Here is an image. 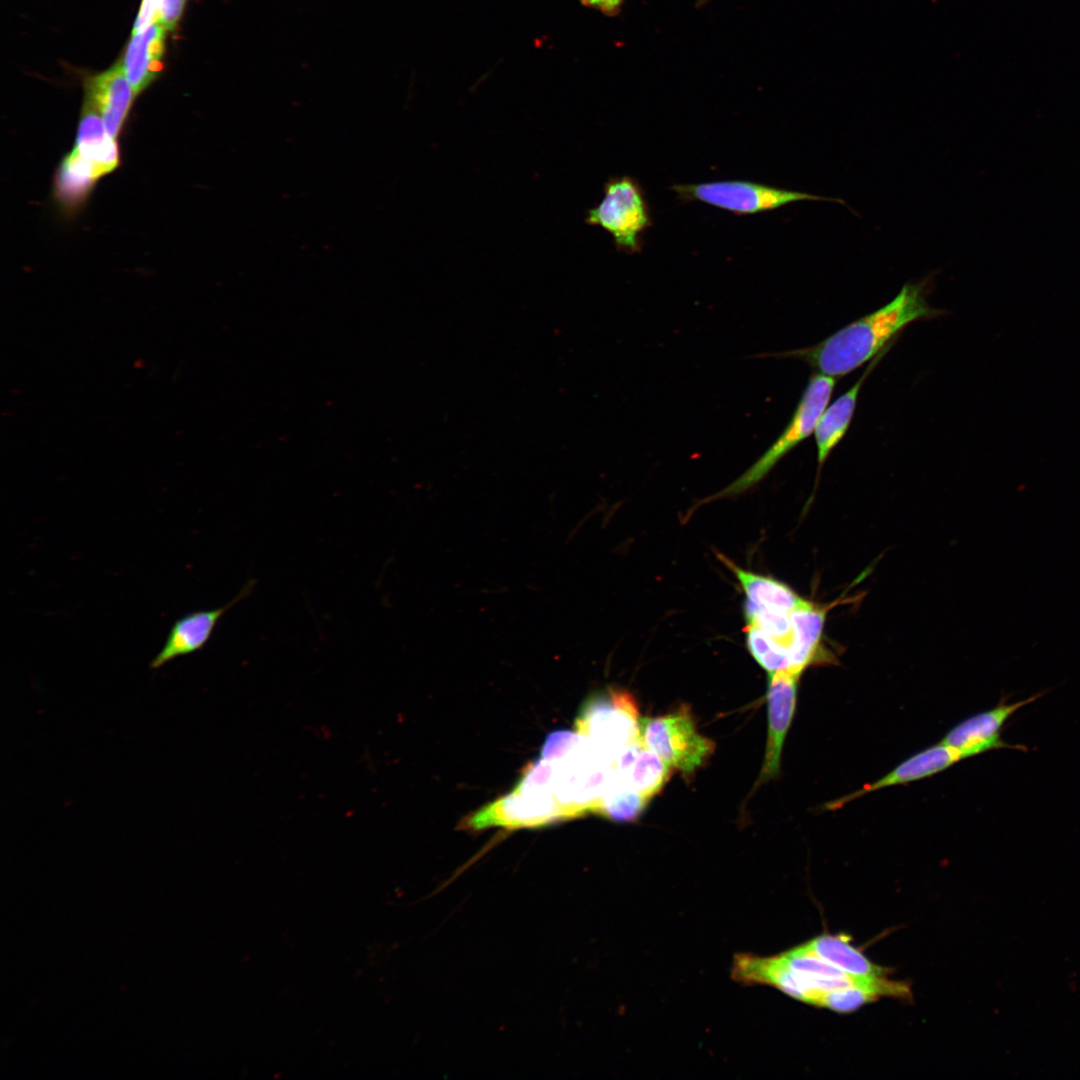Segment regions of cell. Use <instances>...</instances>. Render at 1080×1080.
<instances>
[{
    "instance_id": "4316f807",
    "label": "cell",
    "mask_w": 1080,
    "mask_h": 1080,
    "mask_svg": "<svg viewBox=\"0 0 1080 1080\" xmlns=\"http://www.w3.org/2000/svg\"><path fill=\"white\" fill-rule=\"evenodd\" d=\"M708 1L710 0H697L696 7L700 8L701 6H704Z\"/></svg>"
},
{
    "instance_id": "d6986e66",
    "label": "cell",
    "mask_w": 1080,
    "mask_h": 1080,
    "mask_svg": "<svg viewBox=\"0 0 1080 1080\" xmlns=\"http://www.w3.org/2000/svg\"><path fill=\"white\" fill-rule=\"evenodd\" d=\"M719 558L734 573L746 596V602L763 608L791 612L805 599L786 584L769 576L742 569L731 560Z\"/></svg>"
},
{
    "instance_id": "ffe728a7",
    "label": "cell",
    "mask_w": 1080,
    "mask_h": 1080,
    "mask_svg": "<svg viewBox=\"0 0 1080 1080\" xmlns=\"http://www.w3.org/2000/svg\"><path fill=\"white\" fill-rule=\"evenodd\" d=\"M98 177L91 165L74 150L61 161L54 178V196L59 206L73 213L86 202Z\"/></svg>"
},
{
    "instance_id": "277c9868",
    "label": "cell",
    "mask_w": 1080,
    "mask_h": 1080,
    "mask_svg": "<svg viewBox=\"0 0 1080 1080\" xmlns=\"http://www.w3.org/2000/svg\"><path fill=\"white\" fill-rule=\"evenodd\" d=\"M585 222L607 231L618 251L640 253L642 235L652 226V219L639 182L630 176L610 178L604 185L601 202L587 211Z\"/></svg>"
},
{
    "instance_id": "2e32d148",
    "label": "cell",
    "mask_w": 1080,
    "mask_h": 1080,
    "mask_svg": "<svg viewBox=\"0 0 1080 1080\" xmlns=\"http://www.w3.org/2000/svg\"><path fill=\"white\" fill-rule=\"evenodd\" d=\"M166 32L159 22H155L132 33L121 61L136 95L145 90L163 69Z\"/></svg>"
},
{
    "instance_id": "3957f363",
    "label": "cell",
    "mask_w": 1080,
    "mask_h": 1080,
    "mask_svg": "<svg viewBox=\"0 0 1080 1080\" xmlns=\"http://www.w3.org/2000/svg\"><path fill=\"white\" fill-rule=\"evenodd\" d=\"M575 731L615 760L641 740L637 702L623 689L607 688L594 693L583 703L575 719Z\"/></svg>"
},
{
    "instance_id": "ac0fdd59",
    "label": "cell",
    "mask_w": 1080,
    "mask_h": 1080,
    "mask_svg": "<svg viewBox=\"0 0 1080 1080\" xmlns=\"http://www.w3.org/2000/svg\"><path fill=\"white\" fill-rule=\"evenodd\" d=\"M810 953L854 976H887L889 970L873 963L843 934H821L802 944Z\"/></svg>"
},
{
    "instance_id": "30bf717a",
    "label": "cell",
    "mask_w": 1080,
    "mask_h": 1080,
    "mask_svg": "<svg viewBox=\"0 0 1080 1080\" xmlns=\"http://www.w3.org/2000/svg\"><path fill=\"white\" fill-rule=\"evenodd\" d=\"M255 584V580H249L232 600L221 607L190 612L178 618L171 626L162 648L151 661L150 668L158 669L179 657L202 650L223 615L248 597Z\"/></svg>"
},
{
    "instance_id": "9c48e42d",
    "label": "cell",
    "mask_w": 1080,
    "mask_h": 1080,
    "mask_svg": "<svg viewBox=\"0 0 1080 1080\" xmlns=\"http://www.w3.org/2000/svg\"><path fill=\"white\" fill-rule=\"evenodd\" d=\"M1042 693L1013 703H999L992 709L982 711L959 722L940 741L964 753L966 758L990 750L1010 748L1025 750L1021 745H1011L1001 738L1006 721L1019 709L1034 702Z\"/></svg>"
},
{
    "instance_id": "9a60e30c",
    "label": "cell",
    "mask_w": 1080,
    "mask_h": 1080,
    "mask_svg": "<svg viewBox=\"0 0 1080 1080\" xmlns=\"http://www.w3.org/2000/svg\"><path fill=\"white\" fill-rule=\"evenodd\" d=\"M890 346L872 359L859 379L820 415L815 429L818 474L833 449L840 443L852 421L861 387L877 363L889 350Z\"/></svg>"
},
{
    "instance_id": "7a4b0ae2",
    "label": "cell",
    "mask_w": 1080,
    "mask_h": 1080,
    "mask_svg": "<svg viewBox=\"0 0 1080 1080\" xmlns=\"http://www.w3.org/2000/svg\"><path fill=\"white\" fill-rule=\"evenodd\" d=\"M836 378L813 373L785 429L774 443L736 480L710 499L740 494L759 483L792 449L809 437L827 407Z\"/></svg>"
},
{
    "instance_id": "5b68a950",
    "label": "cell",
    "mask_w": 1080,
    "mask_h": 1080,
    "mask_svg": "<svg viewBox=\"0 0 1080 1080\" xmlns=\"http://www.w3.org/2000/svg\"><path fill=\"white\" fill-rule=\"evenodd\" d=\"M670 189L676 193L682 202L698 201L739 216L772 211L790 203L805 200L843 203L841 199L741 180L674 184Z\"/></svg>"
},
{
    "instance_id": "8fae6325",
    "label": "cell",
    "mask_w": 1080,
    "mask_h": 1080,
    "mask_svg": "<svg viewBox=\"0 0 1080 1080\" xmlns=\"http://www.w3.org/2000/svg\"><path fill=\"white\" fill-rule=\"evenodd\" d=\"M960 750L939 742L902 761L881 778L863 785L862 788L828 802V810H836L868 793L896 785L907 784L933 776L965 759Z\"/></svg>"
},
{
    "instance_id": "603a6c76",
    "label": "cell",
    "mask_w": 1080,
    "mask_h": 1080,
    "mask_svg": "<svg viewBox=\"0 0 1080 1080\" xmlns=\"http://www.w3.org/2000/svg\"><path fill=\"white\" fill-rule=\"evenodd\" d=\"M880 997L882 995L874 989L853 986L824 993L818 1007L838 1013H850Z\"/></svg>"
},
{
    "instance_id": "6da1fadb",
    "label": "cell",
    "mask_w": 1080,
    "mask_h": 1080,
    "mask_svg": "<svg viewBox=\"0 0 1080 1080\" xmlns=\"http://www.w3.org/2000/svg\"><path fill=\"white\" fill-rule=\"evenodd\" d=\"M929 282L925 279L904 284L892 301L813 346L761 357L795 358L806 362L817 373L843 377L875 358L888 344L891 346L910 323L943 315V310L935 309L927 302Z\"/></svg>"
},
{
    "instance_id": "52a82bcc",
    "label": "cell",
    "mask_w": 1080,
    "mask_h": 1080,
    "mask_svg": "<svg viewBox=\"0 0 1080 1080\" xmlns=\"http://www.w3.org/2000/svg\"><path fill=\"white\" fill-rule=\"evenodd\" d=\"M643 744L670 768L690 775L712 755L714 742L701 735L686 708L654 718L640 719Z\"/></svg>"
},
{
    "instance_id": "44dd1931",
    "label": "cell",
    "mask_w": 1080,
    "mask_h": 1080,
    "mask_svg": "<svg viewBox=\"0 0 1080 1080\" xmlns=\"http://www.w3.org/2000/svg\"><path fill=\"white\" fill-rule=\"evenodd\" d=\"M648 802V799L637 792L610 786L601 797L594 814L619 822L632 821L642 813Z\"/></svg>"
},
{
    "instance_id": "e0dca14e",
    "label": "cell",
    "mask_w": 1080,
    "mask_h": 1080,
    "mask_svg": "<svg viewBox=\"0 0 1080 1080\" xmlns=\"http://www.w3.org/2000/svg\"><path fill=\"white\" fill-rule=\"evenodd\" d=\"M838 603H841V601L825 606L805 599L801 605L791 612L790 617L793 627L792 671L803 673L806 668L816 664L824 657L822 639L826 615Z\"/></svg>"
},
{
    "instance_id": "8992f818",
    "label": "cell",
    "mask_w": 1080,
    "mask_h": 1080,
    "mask_svg": "<svg viewBox=\"0 0 1080 1080\" xmlns=\"http://www.w3.org/2000/svg\"><path fill=\"white\" fill-rule=\"evenodd\" d=\"M564 820L563 810L552 791L521 777L511 792L467 816L461 826L473 831L489 827L519 829Z\"/></svg>"
},
{
    "instance_id": "7c38bea8",
    "label": "cell",
    "mask_w": 1080,
    "mask_h": 1080,
    "mask_svg": "<svg viewBox=\"0 0 1080 1080\" xmlns=\"http://www.w3.org/2000/svg\"><path fill=\"white\" fill-rule=\"evenodd\" d=\"M85 94L95 103L108 134L117 139L136 97L125 75L122 61L88 78L85 82Z\"/></svg>"
},
{
    "instance_id": "ba28073f",
    "label": "cell",
    "mask_w": 1080,
    "mask_h": 1080,
    "mask_svg": "<svg viewBox=\"0 0 1080 1080\" xmlns=\"http://www.w3.org/2000/svg\"><path fill=\"white\" fill-rule=\"evenodd\" d=\"M801 674L789 670L769 674L768 737L759 776L760 783L776 777L779 773L784 741L795 713Z\"/></svg>"
},
{
    "instance_id": "5bb4252c",
    "label": "cell",
    "mask_w": 1080,
    "mask_h": 1080,
    "mask_svg": "<svg viewBox=\"0 0 1080 1080\" xmlns=\"http://www.w3.org/2000/svg\"><path fill=\"white\" fill-rule=\"evenodd\" d=\"M73 150L93 168L101 178L114 171L120 164V150L111 137L93 100L85 95Z\"/></svg>"
},
{
    "instance_id": "4fadbf2b",
    "label": "cell",
    "mask_w": 1080,
    "mask_h": 1080,
    "mask_svg": "<svg viewBox=\"0 0 1080 1080\" xmlns=\"http://www.w3.org/2000/svg\"><path fill=\"white\" fill-rule=\"evenodd\" d=\"M670 769L657 753L640 740L614 760L612 785L637 792L650 801L667 782Z\"/></svg>"
},
{
    "instance_id": "cb8c5ba5",
    "label": "cell",
    "mask_w": 1080,
    "mask_h": 1080,
    "mask_svg": "<svg viewBox=\"0 0 1080 1080\" xmlns=\"http://www.w3.org/2000/svg\"><path fill=\"white\" fill-rule=\"evenodd\" d=\"M187 0H162L158 21L167 31H173L178 24Z\"/></svg>"
},
{
    "instance_id": "484cf974",
    "label": "cell",
    "mask_w": 1080,
    "mask_h": 1080,
    "mask_svg": "<svg viewBox=\"0 0 1080 1080\" xmlns=\"http://www.w3.org/2000/svg\"><path fill=\"white\" fill-rule=\"evenodd\" d=\"M580 3L588 8L600 11L602 14L608 17L617 16L623 6L625 0H579Z\"/></svg>"
},
{
    "instance_id": "7402d4cb",
    "label": "cell",
    "mask_w": 1080,
    "mask_h": 1080,
    "mask_svg": "<svg viewBox=\"0 0 1080 1080\" xmlns=\"http://www.w3.org/2000/svg\"><path fill=\"white\" fill-rule=\"evenodd\" d=\"M745 633L749 652L768 674L789 670L785 654L767 634L751 625H746Z\"/></svg>"
},
{
    "instance_id": "d4e9b609",
    "label": "cell",
    "mask_w": 1080,
    "mask_h": 1080,
    "mask_svg": "<svg viewBox=\"0 0 1080 1080\" xmlns=\"http://www.w3.org/2000/svg\"><path fill=\"white\" fill-rule=\"evenodd\" d=\"M162 0H142L133 32H139L158 21Z\"/></svg>"
}]
</instances>
